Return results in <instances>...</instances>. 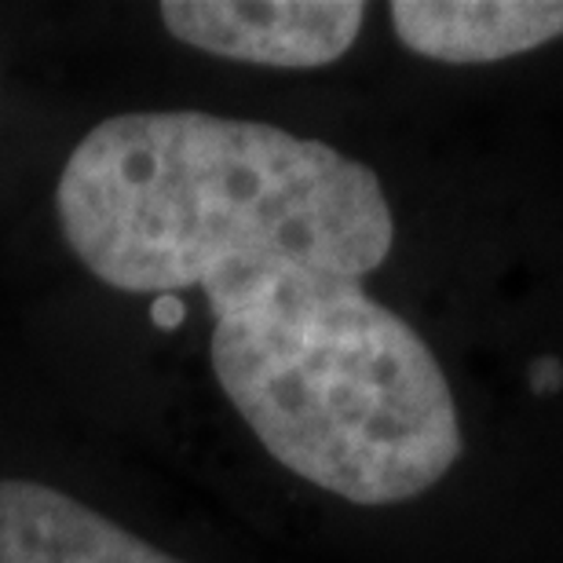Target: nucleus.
<instances>
[{
	"label": "nucleus",
	"mask_w": 563,
	"mask_h": 563,
	"mask_svg": "<svg viewBox=\"0 0 563 563\" xmlns=\"http://www.w3.org/2000/svg\"><path fill=\"white\" fill-rule=\"evenodd\" d=\"M358 0H165L168 37L217 59L319 70L352 52L366 22Z\"/></svg>",
	"instance_id": "obj_3"
},
{
	"label": "nucleus",
	"mask_w": 563,
	"mask_h": 563,
	"mask_svg": "<svg viewBox=\"0 0 563 563\" xmlns=\"http://www.w3.org/2000/svg\"><path fill=\"white\" fill-rule=\"evenodd\" d=\"M223 396L282 468L352 505L432 490L461 457L450 380L355 278L267 264L201 289Z\"/></svg>",
	"instance_id": "obj_2"
},
{
	"label": "nucleus",
	"mask_w": 563,
	"mask_h": 563,
	"mask_svg": "<svg viewBox=\"0 0 563 563\" xmlns=\"http://www.w3.org/2000/svg\"><path fill=\"white\" fill-rule=\"evenodd\" d=\"M399 44L450 66L501 63L563 37V0H396Z\"/></svg>",
	"instance_id": "obj_4"
},
{
	"label": "nucleus",
	"mask_w": 563,
	"mask_h": 563,
	"mask_svg": "<svg viewBox=\"0 0 563 563\" xmlns=\"http://www.w3.org/2000/svg\"><path fill=\"white\" fill-rule=\"evenodd\" d=\"M0 563H184L41 479H0Z\"/></svg>",
	"instance_id": "obj_5"
},
{
	"label": "nucleus",
	"mask_w": 563,
	"mask_h": 563,
	"mask_svg": "<svg viewBox=\"0 0 563 563\" xmlns=\"http://www.w3.org/2000/svg\"><path fill=\"white\" fill-rule=\"evenodd\" d=\"M560 385H563V363L553 355H542L531 366V388L538 391V396H553Z\"/></svg>",
	"instance_id": "obj_6"
},
{
	"label": "nucleus",
	"mask_w": 563,
	"mask_h": 563,
	"mask_svg": "<svg viewBox=\"0 0 563 563\" xmlns=\"http://www.w3.org/2000/svg\"><path fill=\"white\" fill-rule=\"evenodd\" d=\"M55 217L85 272L121 292L209 289L267 264L363 282L396 245L369 165L206 110H129L88 129Z\"/></svg>",
	"instance_id": "obj_1"
}]
</instances>
